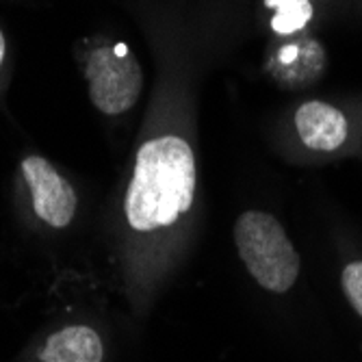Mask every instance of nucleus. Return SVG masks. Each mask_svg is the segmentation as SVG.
<instances>
[{"label": "nucleus", "mask_w": 362, "mask_h": 362, "mask_svg": "<svg viewBox=\"0 0 362 362\" xmlns=\"http://www.w3.org/2000/svg\"><path fill=\"white\" fill-rule=\"evenodd\" d=\"M195 158L189 144L165 135L141 146L126 193L128 223L150 233L178 221L193 204Z\"/></svg>", "instance_id": "f257e3e1"}, {"label": "nucleus", "mask_w": 362, "mask_h": 362, "mask_svg": "<svg viewBox=\"0 0 362 362\" xmlns=\"http://www.w3.org/2000/svg\"><path fill=\"white\" fill-rule=\"evenodd\" d=\"M235 243L252 278L267 291L286 293L300 276V256L280 221L247 211L235 223Z\"/></svg>", "instance_id": "f03ea898"}, {"label": "nucleus", "mask_w": 362, "mask_h": 362, "mask_svg": "<svg viewBox=\"0 0 362 362\" xmlns=\"http://www.w3.org/2000/svg\"><path fill=\"white\" fill-rule=\"evenodd\" d=\"M89 95L98 111L107 115H119L133 109L141 93V68L128 54L126 46L95 48L89 54L87 68Z\"/></svg>", "instance_id": "7ed1b4c3"}, {"label": "nucleus", "mask_w": 362, "mask_h": 362, "mask_svg": "<svg viewBox=\"0 0 362 362\" xmlns=\"http://www.w3.org/2000/svg\"><path fill=\"white\" fill-rule=\"evenodd\" d=\"M22 174L33 193V206L52 228H65L76 211V193L68 180L42 156H28L22 160Z\"/></svg>", "instance_id": "20e7f679"}, {"label": "nucleus", "mask_w": 362, "mask_h": 362, "mask_svg": "<svg viewBox=\"0 0 362 362\" xmlns=\"http://www.w3.org/2000/svg\"><path fill=\"white\" fill-rule=\"evenodd\" d=\"M295 128L310 150L330 152L347 139V119L325 103H306L295 113Z\"/></svg>", "instance_id": "39448f33"}, {"label": "nucleus", "mask_w": 362, "mask_h": 362, "mask_svg": "<svg viewBox=\"0 0 362 362\" xmlns=\"http://www.w3.org/2000/svg\"><path fill=\"white\" fill-rule=\"evenodd\" d=\"M44 362H103V341L91 327L72 325L52 334L42 351Z\"/></svg>", "instance_id": "423d86ee"}, {"label": "nucleus", "mask_w": 362, "mask_h": 362, "mask_svg": "<svg viewBox=\"0 0 362 362\" xmlns=\"http://www.w3.org/2000/svg\"><path fill=\"white\" fill-rule=\"evenodd\" d=\"M265 5L276 11L272 18V28L280 35L302 30L313 20L310 0H265Z\"/></svg>", "instance_id": "0eeeda50"}, {"label": "nucleus", "mask_w": 362, "mask_h": 362, "mask_svg": "<svg viewBox=\"0 0 362 362\" xmlns=\"http://www.w3.org/2000/svg\"><path fill=\"white\" fill-rule=\"evenodd\" d=\"M343 288L356 313L362 317V260L351 262L343 269Z\"/></svg>", "instance_id": "6e6552de"}, {"label": "nucleus", "mask_w": 362, "mask_h": 362, "mask_svg": "<svg viewBox=\"0 0 362 362\" xmlns=\"http://www.w3.org/2000/svg\"><path fill=\"white\" fill-rule=\"evenodd\" d=\"M3 59H5V37L0 33V63H3Z\"/></svg>", "instance_id": "1a4fd4ad"}]
</instances>
